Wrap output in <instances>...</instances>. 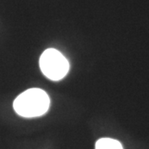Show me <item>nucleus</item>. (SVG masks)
I'll list each match as a JSON object with an SVG mask.
<instances>
[{
	"mask_svg": "<svg viewBox=\"0 0 149 149\" xmlns=\"http://www.w3.org/2000/svg\"><path fill=\"white\" fill-rule=\"evenodd\" d=\"M51 100L47 92L32 88L23 91L13 101V109L23 118H36L44 115L48 111Z\"/></svg>",
	"mask_w": 149,
	"mask_h": 149,
	"instance_id": "nucleus-1",
	"label": "nucleus"
},
{
	"mask_svg": "<svg viewBox=\"0 0 149 149\" xmlns=\"http://www.w3.org/2000/svg\"><path fill=\"white\" fill-rule=\"evenodd\" d=\"M95 149H123L120 142L109 138L99 139L95 143Z\"/></svg>",
	"mask_w": 149,
	"mask_h": 149,
	"instance_id": "nucleus-3",
	"label": "nucleus"
},
{
	"mask_svg": "<svg viewBox=\"0 0 149 149\" xmlns=\"http://www.w3.org/2000/svg\"><path fill=\"white\" fill-rule=\"evenodd\" d=\"M39 65L42 74L53 81L62 80L70 70L68 60L54 48H49L43 52L39 60Z\"/></svg>",
	"mask_w": 149,
	"mask_h": 149,
	"instance_id": "nucleus-2",
	"label": "nucleus"
}]
</instances>
